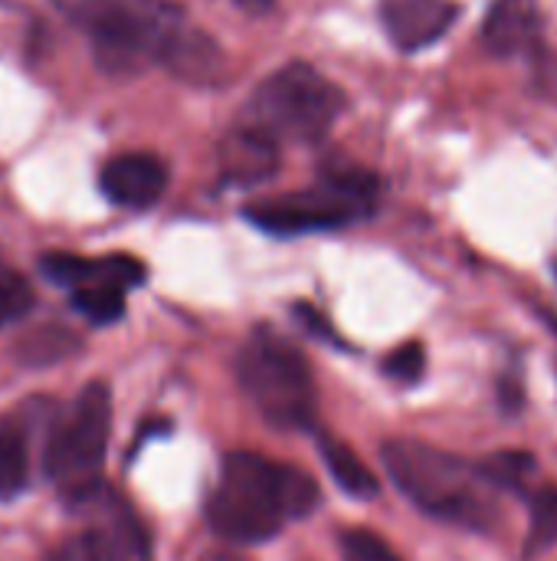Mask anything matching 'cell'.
Returning <instances> with one entry per match:
<instances>
[{
  "label": "cell",
  "instance_id": "6da1fadb",
  "mask_svg": "<svg viewBox=\"0 0 557 561\" xmlns=\"http://www.w3.org/2000/svg\"><path fill=\"white\" fill-rule=\"evenodd\" d=\"M322 503V490L302 467L276 463L263 454H227L220 480L207 500V523L236 546H259L282 533L289 519H305Z\"/></svg>",
  "mask_w": 557,
  "mask_h": 561
},
{
  "label": "cell",
  "instance_id": "7a4b0ae2",
  "mask_svg": "<svg viewBox=\"0 0 557 561\" xmlns=\"http://www.w3.org/2000/svg\"><path fill=\"white\" fill-rule=\"evenodd\" d=\"M381 460L394 486L427 516L489 533L499 519V493L483 477L479 463L437 450L423 440H387Z\"/></svg>",
  "mask_w": 557,
  "mask_h": 561
},
{
  "label": "cell",
  "instance_id": "3957f363",
  "mask_svg": "<svg viewBox=\"0 0 557 561\" xmlns=\"http://www.w3.org/2000/svg\"><path fill=\"white\" fill-rule=\"evenodd\" d=\"M378 178L355 164H338L322 174V181L309 191L276 194L253 201L243 217L272 233V237H302L318 230H338L355 220H364L378 207Z\"/></svg>",
  "mask_w": 557,
  "mask_h": 561
},
{
  "label": "cell",
  "instance_id": "277c9868",
  "mask_svg": "<svg viewBox=\"0 0 557 561\" xmlns=\"http://www.w3.org/2000/svg\"><path fill=\"white\" fill-rule=\"evenodd\" d=\"M236 375L256 411L276 427H312L318 391L309 358L279 332L256 329L236 355Z\"/></svg>",
  "mask_w": 557,
  "mask_h": 561
},
{
  "label": "cell",
  "instance_id": "5b68a950",
  "mask_svg": "<svg viewBox=\"0 0 557 561\" xmlns=\"http://www.w3.org/2000/svg\"><path fill=\"white\" fill-rule=\"evenodd\" d=\"M345 108V92L309 62L276 69L250 95L240 125L279 141H318Z\"/></svg>",
  "mask_w": 557,
  "mask_h": 561
},
{
  "label": "cell",
  "instance_id": "8992f818",
  "mask_svg": "<svg viewBox=\"0 0 557 561\" xmlns=\"http://www.w3.org/2000/svg\"><path fill=\"white\" fill-rule=\"evenodd\" d=\"M181 23L184 13L164 0H89L85 7L95 66L105 76H135L161 62Z\"/></svg>",
  "mask_w": 557,
  "mask_h": 561
},
{
  "label": "cell",
  "instance_id": "52a82bcc",
  "mask_svg": "<svg viewBox=\"0 0 557 561\" xmlns=\"http://www.w3.org/2000/svg\"><path fill=\"white\" fill-rule=\"evenodd\" d=\"M108 434H112V391L105 381H92L76 394L69 411L49 431L46 454H43L49 483L76 503L95 493L108 454Z\"/></svg>",
  "mask_w": 557,
  "mask_h": 561
},
{
  "label": "cell",
  "instance_id": "ba28073f",
  "mask_svg": "<svg viewBox=\"0 0 557 561\" xmlns=\"http://www.w3.org/2000/svg\"><path fill=\"white\" fill-rule=\"evenodd\" d=\"M46 561H148V542L131 510L118 506L108 526H92L69 536Z\"/></svg>",
  "mask_w": 557,
  "mask_h": 561
},
{
  "label": "cell",
  "instance_id": "9c48e42d",
  "mask_svg": "<svg viewBox=\"0 0 557 561\" xmlns=\"http://www.w3.org/2000/svg\"><path fill=\"white\" fill-rule=\"evenodd\" d=\"M98 187L118 207L148 210L167 191V164L151 151H125L105 161L98 174Z\"/></svg>",
  "mask_w": 557,
  "mask_h": 561
},
{
  "label": "cell",
  "instance_id": "30bf717a",
  "mask_svg": "<svg viewBox=\"0 0 557 561\" xmlns=\"http://www.w3.org/2000/svg\"><path fill=\"white\" fill-rule=\"evenodd\" d=\"M460 16L453 0H381V23L401 53H420L443 39Z\"/></svg>",
  "mask_w": 557,
  "mask_h": 561
},
{
  "label": "cell",
  "instance_id": "8fae6325",
  "mask_svg": "<svg viewBox=\"0 0 557 561\" xmlns=\"http://www.w3.org/2000/svg\"><path fill=\"white\" fill-rule=\"evenodd\" d=\"M39 273L66 289L79 286H118L131 289L144 283V263L125 253L115 256H76V253H46L39 260Z\"/></svg>",
  "mask_w": 557,
  "mask_h": 561
},
{
  "label": "cell",
  "instance_id": "7c38bea8",
  "mask_svg": "<svg viewBox=\"0 0 557 561\" xmlns=\"http://www.w3.org/2000/svg\"><path fill=\"white\" fill-rule=\"evenodd\" d=\"M545 20L538 0H496L483 20V43L492 56H522L542 46Z\"/></svg>",
  "mask_w": 557,
  "mask_h": 561
},
{
  "label": "cell",
  "instance_id": "4fadbf2b",
  "mask_svg": "<svg viewBox=\"0 0 557 561\" xmlns=\"http://www.w3.org/2000/svg\"><path fill=\"white\" fill-rule=\"evenodd\" d=\"M279 168V145L250 125H236L220 145V171L230 184H259Z\"/></svg>",
  "mask_w": 557,
  "mask_h": 561
},
{
  "label": "cell",
  "instance_id": "5bb4252c",
  "mask_svg": "<svg viewBox=\"0 0 557 561\" xmlns=\"http://www.w3.org/2000/svg\"><path fill=\"white\" fill-rule=\"evenodd\" d=\"M161 62L171 72H177V79H187V82H213L223 69V56L217 43L197 30H187L184 23L167 39Z\"/></svg>",
  "mask_w": 557,
  "mask_h": 561
},
{
  "label": "cell",
  "instance_id": "9a60e30c",
  "mask_svg": "<svg viewBox=\"0 0 557 561\" xmlns=\"http://www.w3.org/2000/svg\"><path fill=\"white\" fill-rule=\"evenodd\" d=\"M318 454L328 467V473L335 477V483L355 496V500H374L381 493V483L378 477L371 473V467L345 444V440H335V437H318Z\"/></svg>",
  "mask_w": 557,
  "mask_h": 561
},
{
  "label": "cell",
  "instance_id": "2e32d148",
  "mask_svg": "<svg viewBox=\"0 0 557 561\" xmlns=\"http://www.w3.org/2000/svg\"><path fill=\"white\" fill-rule=\"evenodd\" d=\"M26 477H30V457H26L23 427L0 417V503L20 496L26 490Z\"/></svg>",
  "mask_w": 557,
  "mask_h": 561
},
{
  "label": "cell",
  "instance_id": "e0dca14e",
  "mask_svg": "<svg viewBox=\"0 0 557 561\" xmlns=\"http://www.w3.org/2000/svg\"><path fill=\"white\" fill-rule=\"evenodd\" d=\"M479 470L496 493H519L522 496V493H529V483L538 473V463L532 454L506 450V454H492L489 460H483Z\"/></svg>",
  "mask_w": 557,
  "mask_h": 561
},
{
  "label": "cell",
  "instance_id": "ac0fdd59",
  "mask_svg": "<svg viewBox=\"0 0 557 561\" xmlns=\"http://www.w3.org/2000/svg\"><path fill=\"white\" fill-rule=\"evenodd\" d=\"M557 546V490L555 486H538L532 493V513H529V539H525V556L538 559Z\"/></svg>",
  "mask_w": 557,
  "mask_h": 561
},
{
  "label": "cell",
  "instance_id": "d6986e66",
  "mask_svg": "<svg viewBox=\"0 0 557 561\" xmlns=\"http://www.w3.org/2000/svg\"><path fill=\"white\" fill-rule=\"evenodd\" d=\"M72 309L92 325H112L125 316V289L118 286H79L72 289Z\"/></svg>",
  "mask_w": 557,
  "mask_h": 561
},
{
  "label": "cell",
  "instance_id": "ffe728a7",
  "mask_svg": "<svg viewBox=\"0 0 557 561\" xmlns=\"http://www.w3.org/2000/svg\"><path fill=\"white\" fill-rule=\"evenodd\" d=\"M33 309V286L23 273L0 263V325L20 322Z\"/></svg>",
  "mask_w": 557,
  "mask_h": 561
},
{
  "label": "cell",
  "instance_id": "44dd1931",
  "mask_svg": "<svg viewBox=\"0 0 557 561\" xmlns=\"http://www.w3.org/2000/svg\"><path fill=\"white\" fill-rule=\"evenodd\" d=\"M338 546H341L345 561H404L371 529H348V533H341Z\"/></svg>",
  "mask_w": 557,
  "mask_h": 561
},
{
  "label": "cell",
  "instance_id": "7402d4cb",
  "mask_svg": "<svg viewBox=\"0 0 557 561\" xmlns=\"http://www.w3.org/2000/svg\"><path fill=\"white\" fill-rule=\"evenodd\" d=\"M384 371L394 381H401V385H417L423 378V371H427V352H423V345L420 342H407V345L394 348L387 355V362H384Z\"/></svg>",
  "mask_w": 557,
  "mask_h": 561
},
{
  "label": "cell",
  "instance_id": "603a6c76",
  "mask_svg": "<svg viewBox=\"0 0 557 561\" xmlns=\"http://www.w3.org/2000/svg\"><path fill=\"white\" fill-rule=\"evenodd\" d=\"M240 10H246L250 16H263V13H269L272 7H276V0H233Z\"/></svg>",
  "mask_w": 557,
  "mask_h": 561
},
{
  "label": "cell",
  "instance_id": "cb8c5ba5",
  "mask_svg": "<svg viewBox=\"0 0 557 561\" xmlns=\"http://www.w3.org/2000/svg\"><path fill=\"white\" fill-rule=\"evenodd\" d=\"M200 561H243V559H236V556H227V552H217V556H204Z\"/></svg>",
  "mask_w": 557,
  "mask_h": 561
},
{
  "label": "cell",
  "instance_id": "d4e9b609",
  "mask_svg": "<svg viewBox=\"0 0 557 561\" xmlns=\"http://www.w3.org/2000/svg\"><path fill=\"white\" fill-rule=\"evenodd\" d=\"M555 270H557V263H555Z\"/></svg>",
  "mask_w": 557,
  "mask_h": 561
}]
</instances>
